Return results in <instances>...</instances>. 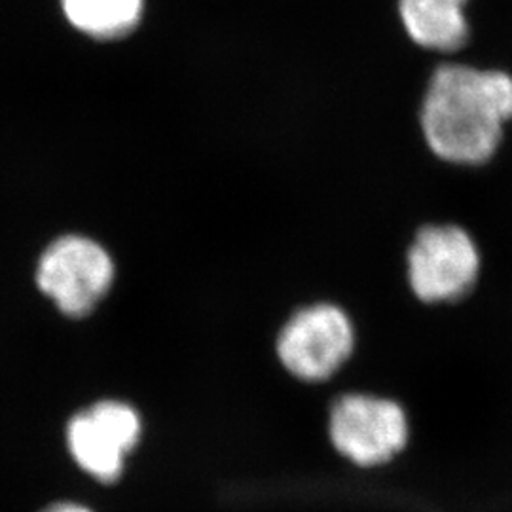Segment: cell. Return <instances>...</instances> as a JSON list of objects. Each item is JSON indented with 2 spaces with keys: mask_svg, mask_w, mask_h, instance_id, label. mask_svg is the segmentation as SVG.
<instances>
[{
  "mask_svg": "<svg viewBox=\"0 0 512 512\" xmlns=\"http://www.w3.org/2000/svg\"><path fill=\"white\" fill-rule=\"evenodd\" d=\"M421 129L440 160L486 164L512 120V76L446 63L433 73L421 103Z\"/></svg>",
  "mask_w": 512,
  "mask_h": 512,
  "instance_id": "1",
  "label": "cell"
},
{
  "mask_svg": "<svg viewBox=\"0 0 512 512\" xmlns=\"http://www.w3.org/2000/svg\"><path fill=\"white\" fill-rule=\"evenodd\" d=\"M334 450L357 467H380L397 458L410 439L403 404L370 393L338 397L329 414Z\"/></svg>",
  "mask_w": 512,
  "mask_h": 512,
  "instance_id": "2",
  "label": "cell"
},
{
  "mask_svg": "<svg viewBox=\"0 0 512 512\" xmlns=\"http://www.w3.org/2000/svg\"><path fill=\"white\" fill-rule=\"evenodd\" d=\"M355 349V329L348 313L330 302L294 311L279 330L275 351L283 368L300 382L330 380Z\"/></svg>",
  "mask_w": 512,
  "mask_h": 512,
  "instance_id": "3",
  "label": "cell"
},
{
  "mask_svg": "<svg viewBox=\"0 0 512 512\" xmlns=\"http://www.w3.org/2000/svg\"><path fill=\"white\" fill-rule=\"evenodd\" d=\"M480 274L475 239L456 224L425 226L408 251V281L425 304L458 302Z\"/></svg>",
  "mask_w": 512,
  "mask_h": 512,
  "instance_id": "4",
  "label": "cell"
},
{
  "mask_svg": "<svg viewBox=\"0 0 512 512\" xmlns=\"http://www.w3.org/2000/svg\"><path fill=\"white\" fill-rule=\"evenodd\" d=\"M114 279L109 253L93 239L65 236L54 241L37 268V283L59 310L84 317L107 296Z\"/></svg>",
  "mask_w": 512,
  "mask_h": 512,
  "instance_id": "5",
  "label": "cell"
},
{
  "mask_svg": "<svg viewBox=\"0 0 512 512\" xmlns=\"http://www.w3.org/2000/svg\"><path fill=\"white\" fill-rule=\"evenodd\" d=\"M143 423L129 404L103 401L76 414L67 427V446L88 475L114 482L124 473L126 458L139 444Z\"/></svg>",
  "mask_w": 512,
  "mask_h": 512,
  "instance_id": "6",
  "label": "cell"
},
{
  "mask_svg": "<svg viewBox=\"0 0 512 512\" xmlns=\"http://www.w3.org/2000/svg\"><path fill=\"white\" fill-rule=\"evenodd\" d=\"M467 0H399L404 31L421 48L456 52L469 38Z\"/></svg>",
  "mask_w": 512,
  "mask_h": 512,
  "instance_id": "7",
  "label": "cell"
},
{
  "mask_svg": "<svg viewBox=\"0 0 512 512\" xmlns=\"http://www.w3.org/2000/svg\"><path fill=\"white\" fill-rule=\"evenodd\" d=\"M65 16L93 38L126 37L143 16V0H63Z\"/></svg>",
  "mask_w": 512,
  "mask_h": 512,
  "instance_id": "8",
  "label": "cell"
},
{
  "mask_svg": "<svg viewBox=\"0 0 512 512\" xmlns=\"http://www.w3.org/2000/svg\"><path fill=\"white\" fill-rule=\"evenodd\" d=\"M44 512H92L86 507H80V505H74V503H59L54 505L50 509H46Z\"/></svg>",
  "mask_w": 512,
  "mask_h": 512,
  "instance_id": "9",
  "label": "cell"
}]
</instances>
